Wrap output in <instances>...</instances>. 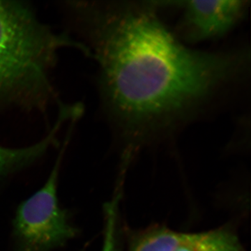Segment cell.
Instances as JSON below:
<instances>
[{"label":"cell","instance_id":"1","mask_svg":"<svg viewBox=\"0 0 251 251\" xmlns=\"http://www.w3.org/2000/svg\"><path fill=\"white\" fill-rule=\"evenodd\" d=\"M85 11L105 99L133 143L189 112L244 67L242 56L185 47L151 6Z\"/></svg>","mask_w":251,"mask_h":251},{"label":"cell","instance_id":"2","mask_svg":"<svg viewBox=\"0 0 251 251\" xmlns=\"http://www.w3.org/2000/svg\"><path fill=\"white\" fill-rule=\"evenodd\" d=\"M87 47L56 34L21 1H0V103L34 105L50 92L49 73L59 51Z\"/></svg>","mask_w":251,"mask_h":251},{"label":"cell","instance_id":"3","mask_svg":"<svg viewBox=\"0 0 251 251\" xmlns=\"http://www.w3.org/2000/svg\"><path fill=\"white\" fill-rule=\"evenodd\" d=\"M58 164L39 191L23 201L14 220V251H50L76 236L57 198Z\"/></svg>","mask_w":251,"mask_h":251},{"label":"cell","instance_id":"4","mask_svg":"<svg viewBox=\"0 0 251 251\" xmlns=\"http://www.w3.org/2000/svg\"><path fill=\"white\" fill-rule=\"evenodd\" d=\"M128 251H246L233 229L224 227L196 233L154 226L135 232Z\"/></svg>","mask_w":251,"mask_h":251},{"label":"cell","instance_id":"5","mask_svg":"<svg viewBox=\"0 0 251 251\" xmlns=\"http://www.w3.org/2000/svg\"><path fill=\"white\" fill-rule=\"evenodd\" d=\"M181 31L190 42L211 40L228 33L240 21L247 9L242 0L186 1Z\"/></svg>","mask_w":251,"mask_h":251},{"label":"cell","instance_id":"6","mask_svg":"<svg viewBox=\"0 0 251 251\" xmlns=\"http://www.w3.org/2000/svg\"><path fill=\"white\" fill-rule=\"evenodd\" d=\"M37 158L35 147L14 149L0 145V177L29 166Z\"/></svg>","mask_w":251,"mask_h":251},{"label":"cell","instance_id":"7","mask_svg":"<svg viewBox=\"0 0 251 251\" xmlns=\"http://www.w3.org/2000/svg\"><path fill=\"white\" fill-rule=\"evenodd\" d=\"M120 197V193L117 191L112 201L107 203L104 206L105 228L101 251H119L117 241V208Z\"/></svg>","mask_w":251,"mask_h":251}]
</instances>
